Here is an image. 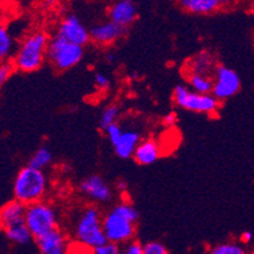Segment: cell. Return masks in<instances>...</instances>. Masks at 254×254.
I'll use <instances>...</instances> for the list:
<instances>
[{
    "mask_svg": "<svg viewBox=\"0 0 254 254\" xmlns=\"http://www.w3.org/2000/svg\"><path fill=\"white\" fill-rule=\"evenodd\" d=\"M48 41H50L48 34L41 31L33 32L28 37H25L11 59L15 71L34 72L42 67L46 61Z\"/></svg>",
    "mask_w": 254,
    "mask_h": 254,
    "instance_id": "obj_1",
    "label": "cell"
},
{
    "mask_svg": "<svg viewBox=\"0 0 254 254\" xmlns=\"http://www.w3.org/2000/svg\"><path fill=\"white\" fill-rule=\"evenodd\" d=\"M48 190V179L43 170L27 166L18 172L14 180V198L24 205L41 201Z\"/></svg>",
    "mask_w": 254,
    "mask_h": 254,
    "instance_id": "obj_2",
    "label": "cell"
},
{
    "mask_svg": "<svg viewBox=\"0 0 254 254\" xmlns=\"http://www.w3.org/2000/svg\"><path fill=\"white\" fill-rule=\"evenodd\" d=\"M75 239L82 248L91 252L95 247L105 243L103 216L98 207L87 206L82 210L75 229Z\"/></svg>",
    "mask_w": 254,
    "mask_h": 254,
    "instance_id": "obj_3",
    "label": "cell"
},
{
    "mask_svg": "<svg viewBox=\"0 0 254 254\" xmlns=\"http://www.w3.org/2000/svg\"><path fill=\"white\" fill-rule=\"evenodd\" d=\"M84 46L68 42L59 34L48 41L46 59L57 71H67L75 67L84 57Z\"/></svg>",
    "mask_w": 254,
    "mask_h": 254,
    "instance_id": "obj_4",
    "label": "cell"
},
{
    "mask_svg": "<svg viewBox=\"0 0 254 254\" xmlns=\"http://www.w3.org/2000/svg\"><path fill=\"white\" fill-rule=\"evenodd\" d=\"M173 101L177 106L185 110L200 114L212 115L220 109V101L216 100L211 92L201 94L191 90L189 86L179 85L173 90Z\"/></svg>",
    "mask_w": 254,
    "mask_h": 254,
    "instance_id": "obj_5",
    "label": "cell"
},
{
    "mask_svg": "<svg viewBox=\"0 0 254 254\" xmlns=\"http://www.w3.org/2000/svg\"><path fill=\"white\" fill-rule=\"evenodd\" d=\"M57 221L59 220L55 207L43 200L25 206L24 224L31 232L33 239L42 237L50 230L57 228Z\"/></svg>",
    "mask_w": 254,
    "mask_h": 254,
    "instance_id": "obj_6",
    "label": "cell"
},
{
    "mask_svg": "<svg viewBox=\"0 0 254 254\" xmlns=\"http://www.w3.org/2000/svg\"><path fill=\"white\" fill-rule=\"evenodd\" d=\"M103 230L106 240L122 246L134 238L135 223L110 210L105 216H103Z\"/></svg>",
    "mask_w": 254,
    "mask_h": 254,
    "instance_id": "obj_7",
    "label": "cell"
},
{
    "mask_svg": "<svg viewBox=\"0 0 254 254\" xmlns=\"http://www.w3.org/2000/svg\"><path fill=\"white\" fill-rule=\"evenodd\" d=\"M240 77L234 70L226 66H216L212 78L211 94L220 103L237 95L240 90Z\"/></svg>",
    "mask_w": 254,
    "mask_h": 254,
    "instance_id": "obj_8",
    "label": "cell"
},
{
    "mask_svg": "<svg viewBox=\"0 0 254 254\" xmlns=\"http://www.w3.org/2000/svg\"><path fill=\"white\" fill-rule=\"evenodd\" d=\"M78 191L90 198L91 201L99 202V204H106L113 198L112 187L99 175H92L85 179L78 185Z\"/></svg>",
    "mask_w": 254,
    "mask_h": 254,
    "instance_id": "obj_9",
    "label": "cell"
},
{
    "mask_svg": "<svg viewBox=\"0 0 254 254\" xmlns=\"http://www.w3.org/2000/svg\"><path fill=\"white\" fill-rule=\"evenodd\" d=\"M57 34L68 42L84 46V47L90 42L89 29L85 27L81 20L73 14L67 15L62 19V22L59 25Z\"/></svg>",
    "mask_w": 254,
    "mask_h": 254,
    "instance_id": "obj_10",
    "label": "cell"
},
{
    "mask_svg": "<svg viewBox=\"0 0 254 254\" xmlns=\"http://www.w3.org/2000/svg\"><path fill=\"white\" fill-rule=\"evenodd\" d=\"M89 33L90 42H94L101 47H106V46L114 45L119 39L123 38L127 33V28L120 27L112 20H108V22L100 23V24L92 27Z\"/></svg>",
    "mask_w": 254,
    "mask_h": 254,
    "instance_id": "obj_11",
    "label": "cell"
},
{
    "mask_svg": "<svg viewBox=\"0 0 254 254\" xmlns=\"http://www.w3.org/2000/svg\"><path fill=\"white\" fill-rule=\"evenodd\" d=\"M37 248L42 254H64L68 252V239L59 228L50 230L36 239Z\"/></svg>",
    "mask_w": 254,
    "mask_h": 254,
    "instance_id": "obj_12",
    "label": "cell"
},
{
    "mask_svg": "<svg viewBox=\"0 0 254 254\" xmlns=\"http://www.w3.org/2000/svg\"><path fill=\"white\" fill-rule=\"evenodd\" d=\"M108 17L120 27L128 28L137 20L138 8L133 0H117L108 9Z\"/></svg>",
    "mask_w": 254,
    "mask_h": 254,
    "instance_id": "obj_13",
    "label": "cell"
},
{
    "mask_svg": "<svg viewBox=\"0 0 254 254\" xmlns=\"http://www.w3.org/2000/svg\"><path fill=\"white\" fill-rule=\"evenodd\" d=\"M25 206L27 205L14 198L0 207V229L4 232L9 226L24 221Z\"/></svg>",
    "mask_w": 254,
    "mask_h": 254,
    "instance_id": "obj_14",
    "label": "cell"
},
{
    "mask_svg": "<svg viewBox=\"0 0 254 254\" xmlns=\"http://www.w3.org/2000/svg\"><path fill=\"white\" fill-rule=\"evenodd\" d=\"M131 157L140 166L153 165L161 158V147L154 139L139 140Z\"/></svg>",
    "mask_w": 254,
    "mask_h": 254,
    "instance_id": "obj_15",
    "label": "cell"
},
{
    "mask_svg": "<svg viewBox=\"0 0 254 254\" xmlns=\"http://www.w3.org/2000/svg\"><path fill=\"white\" fill-rule=\"evenodd\" d=\"M139 140H140V135L138 131L123 130L119 140L113 145V147H114L115 154L122 159L131 158L133 152H134L135 147H137V144L139 143Z\"/></svg>",
    "mask_w": 254,
    "mask_h": 254,
    "instance_id": "obj_16",
    "label": "cell"
},
{
    "mask_svg": "<svg viewBox=\"0 0 254 254\" xmlns=\"http://www.w3.org/2000/svg\"><path fill=\"white\" fill-rule=\"evenodd\" d=\"M177 3L185 11L196 15L214 14L220 9L216 0H177Z\"/></svg>",
    "mask_w": 254,
    "mask_h": 254,
    "instance_id": "obj_17",
    "label": "cell"
},
{
    "mask_svg": "<svg viewBox=\"0 0 254 254\" xmlns=\"http://www.w3.org/2000/svg\"><path fill=\"white\" fill-rule=\"evenodd\" d=\"M4 232H5L6 238L10 240L11 243L17 244V246L29 244L32 242V239H33V237H32L31 232H29V229L24 224V221L9 226L8 229H5Z\"/></svg>",
    "mask_w": 254,
    "mask_h": 254,
    "instance_id": "obj_18",
    "label": "cell"
},
{
    "mask_svg": "<svg viewBox=\"0 0 254 254\" xmlns=\"http://www.w3.org/2000/svg\"><path fill=\"white\" fill-rule=\"evenodd\" d=\"M187 84L191 90L201 94H209L212 90V78L206 73L189 72L187 75Z\"/></svg>",
    "mask_w": 254,
    "mask_h": 254,
    "instance_id": "obj_19",
    "label": "cell"
},
{
    "mask_svg": "<svg viewBox=\"0 0 254 254\" xmlns=\"http://www.w3.org/2000/svg\"><path fill=\"white\" fill-rule=\"evenodd\" d=\"M14 55V39L4 23L0 24V62L11 60Z\"/></svg>",
    "mask_w": 254,
    "mask_h": 254,
    "instance_id": "obj_20",
    "label": "cell"
},
{
    "mask_svg": "<svg viewBox=\"0 0 254 254\" xmlns=\"http://www.w3.org/2000/svg\"><path fill=\"white\" fill-rule=\"evenodd\" d=\"M52 158L53 156L52 153H51L50 149L46 148V147H41V148L37 149L33 153V156L31 157L28 166L37 168V170H45V168H47L48 166L51 165Z\"/></svg>",
    "mask_w": 254,
    "mask_h": 254,
    "instance_id": "obj_21",
    "label": "cell"
},
{
    "mask_svg": "<svg viewBox=\"0 0 254 254\" xmlns=\"http://www.w3.org/2000/svg\"><path fill=\"white\" fill-rule=\"evenodd\" d=\"M212 64H214V60L209 52L198 53L191 64L190 72L206 73L207 75V71L212 67Z\"/></svg>",
    "mask_w": 254,
    "mask_h": 254,
    "instance_id": "obj_22",
    "label": "cell"
},
{
    "mask_svg": "<svg viewBox=\"0 0 254 254\" xmlns=\"http://www.w3.org/2000/svg\"><path fill=\"white\" fill-rule=\"evenodd\" d=\"M119 117H120L119 106L117 105L106 106L105 109L103 110V113H101L100 122H99V128L104 131L108 127L110 126V124L117 123Z\"/></svg>",
    "mask_w": 254,
    "mask_h": 254,
    "instance_id": "obj_23",
    "label": "cell"
},
{
    "mask_svg": "<svg viewBox=\"0 0 254 254\" xmlns=\"http://www.w3.org/2000/svg\"><path fill=\"white\" fill-rule=\"evenodd\" d=\"M210 253L212 254H246L247 251L244 249L243 244L234 243V242H228V243H221L218 246L212 247Z\"/></svg>",
    "mask_w": 254,
    "mask_h": 254,
    "instance_id": "obj_24",
    "label": "cell"
},
{
    "mask_svg": "<svg viewBox=\"0 0 254 254\" xmlns=\"http://www.w3.org/2000/svg\"><path fill=\"white\" fill-rule=\"evenodd\" d=\"M112 210L113 211L117 212V214H119V215L123 216V218L128 219V220H130V221H134V223H137L138 216H139L137 209H135L133 205L129 204V202H127V201L119 202V204L115 205Z\"/></svg>",
    "mask_w": 254,
    "mask_h": 254,
    "instance_id": "obj_25",
    "label": "cell"
},
{
    "mask_svg": "<svg viewBox=\"0 0 254 254\" xmlns=\"http://www.w3.org/2000/svg\"><path fill=\"white\" fill-rule=\"evenodd\" d=\"M15 67L11 60H6V61L0 62V86H3L6 81H8L10 76L14 73Z\"/></svg>",
    "mask_w": 254,
    "mask_h": 254,
    "instance_id": "obj_26",
    "label": "cell"
},
{
    "mask_svg": "<svg viewBox=\"0 0 254 254\" xmlns=\"http://www.w3.org/2000/svg\"><path fill=\"white\" fill-rule=\"evenodd\" d=\"M120 252L122 251H120L119 244L113 243V242H109V240H106L105 243L91 249V253L94 254H119Z\"/></svg>",
    "mask_w": 254,
    "mask_h": 254,
    "instance_id": "obj_27",
    "label": "cell"
},
{
    "mask_svg": "<svg viewBox=\"0 0 254 254\" xmlns=\"http://www.w3.org/2000/svg\"><path fill=\"white\" fill-rule=\"evenodd\" d=\"M168 251L159 242H148L143 244V254H167Z\"/></svg>",
    "mask_w": 254,
    "mask_h": 254,
    "instance_id": "obj_28",
    "label": "cell"
},
{
    "mask_svg": "<svg viewBox=\"0 0 254 254\" xmlns=\"http://www.w3.org/2000/svg\"><path fill=\"white\" fill-rule=\"evenodd\" d=\"M104 133L106 134V137H108V139H109V142L112 143V145H114L115 143L119 140L120 135H122V133H123V129L120 128V126L118 123H113L110 124L108 128L104 130Z\"/></svg>",
    "mask_w": 254,
    "mask_h": 254,
    "instance_id": "obj_29",
    "label": "cell"
},
{
    "mask_svg": "<svg viewBox=\"0 0 254 254\" xmlns=\"http://www.w3.org/2000/svg\"><path fill=\"white\" fill-rule=\"evenodd\" d=\"M124 253L126 254H143V244L134 238L124 243Z\"/></svg>",
    "mask_w": 254,
    "mask_h": 254,
    "instance_id": "obj_30",
    "label": "cell"
},
{
    "mask_svg": "<svg viewBox=\"0 0 254 254\" xmlns=\"http://www.w3.org/2000/svg\"><path fill=\"white\" fill-rule=\"evenodd\" d=\"M94 81H95L96 87L100 90H108L110 86V78L108 77V75L103 72H96Z\"/></svg>",
    "mask_w": 254,
    "mask_h": 254,
    "instance_id": "obj_31",
    "label": "cell"
},
{
    "mask_svg": "<svg viewBox=\"0 0 254 254\" xmlns=\"http://www.w3.org/2000/svg\"><path fill=\"white\" fill-rule=\"evenodd\" d=\"M252 240H253V233L249 232V230H246V232H243L239 237L240 244H244V246H248Z\"/></svg>",
    "mask_w": 254,
    "mask_h": 254,
    "instance_id": "obj_32",
    "label": "cell"
},
{
    "mask_svg": "<svg viewBox=\"0 0 254 254\" xmlns=\"http://www.w3.org/2000/svg\"><path fill=\"white\" fill-rule=\"evenodd\" d=\"M177 122H179V119H177V115L175 114V113H170V114H167L166 115L165 120H163V123H165L167 127L176 126Z\"/></svg>",
    "mask_w": 254,
    "mask_h": 254,
    "instance_id": "obj_33",
    "label": "cell"
},
{
    "mask_svg": "<svg viewBox=\"0 0 254 254\" xmlns=\"http://www.w3.org/2000/svg\"><path fill=\"white\" fill-rule=\"evenodd\" d=\"M219 3L220 8H229V6L234 5L237 3V0H216Z\"/></svg>",
    "mask_w": 254,
    "mask_h": 254,
    "instance_id": "obj_34",
    "label": "cell"
},
{
    "mask_svg": "<svg viewBox=\"0 0 254 254\" xmlns=\"http://www.w3.org/2000/svg\"><path fill=\"white\" fill-rule=\"evenodd\" d=\"M106 60H108V62H110V64L115 62L114 53H108V55H106Z\"/></svg>",
    "mask_w": 254,
    "mask_h": 254,
    "instance_id": "obj_35",
    "label": "cell"
},
{
    "mask_svg": "<svg viewBox=\"0 0 254 254\" xmlns=\"http://www.w3.org/2000/svg\"><path fill=\"white\" fill-rule=\"evenodd\" d=\"M118 189H120V190H126L127 182L126 181H119V184H118Z\"/></svg>",
    "mask_w": 254,
    "mask_h": 254,
    "instance_id": "obj_36",
    "label": "cell"
},
{
    "mask_svg": "<svg viewBox=\"0 0 254 254\" xmlns=\"http://www.w3.org/2000/svg\"><path fill=\"white\" fill-rule=\"evenodd\" d=\"M3 18H4V8L3 5H1V3H0V20L3 22Z\"/></svg>",
    "mask_w": 254,
    "mask_h": 254,
    "instance_id": "obj_37",
    "label": "cell"
},
{
    "mask_svg": "<svg viewBox=\"0 0 254 254\" xmlns=\"http://www.w3.org/2000/svg\"><path fill=\"white\" fill-rule=\"evenodd\" d=\"M1 1H6V3H13L15 0H1Z\"/></svg>",
    "mask_w": 254,
    "mask_h": 254,
    "instance_id": "obj_38",
    "label": "cell"
},
{
    "mask_svg": "<svg viewBox=\"0 0 254 254\" xmlns=\"http://www.w3.org/2000/svg\"><path fill=\"white\" fill-rule=\"evenodd\" d=\"M237 1H248V0H237Z\"/></svg>",
    "mask_w": 254,
    "mask_h": 254,
    "instance_id": "obj_39",
    "label": "cell"
},
{
    "mask_svg": "<svg viewBox=\"0 0 254 254\" xmlns=\"http://www.w3.org/2000/svg\"><path fill=\"white\" fill-rule=\"evenodd\" d=\"M1 23H3V22H1V20H0V24H1Z\"/></svg>",
    "mask_w": 254,
    "mask_h": 254,
    "instance_id": "obj_40",
    "label": "cell"
}]
</instances>
